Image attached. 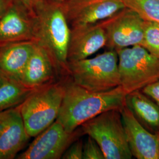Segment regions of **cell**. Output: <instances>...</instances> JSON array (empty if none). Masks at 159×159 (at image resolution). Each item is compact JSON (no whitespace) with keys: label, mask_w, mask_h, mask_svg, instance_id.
Instances as JSON below:
<instances>
[{"label":"cell","mask_w":159,"mask_h":159,"mask_svg":"<svg viewBox=\"0 0 159 159\" xmlns=\"http://www.w3.org/2000/svg\"><path fill=\"white\" fill-rule=\"evenodd\" d=\"M126 93L121 85L105 91L88 90L77 85L68 77L57 120L68 131L111 110H121Z\"/></svg>","instance_id":"cell-1"},{"label":"cell","mask_w":159,"mask_h":159,"mask_svg":"<svg viewBox=\"0 0 159 159\" xmlns=\"http://www.w3.org/2000/svg\"><path fill=\"white\" fill-rule=\"evenodd\" d=\"M33 11L35 41L48 52L61 77L69 76L68 51L71 28L63 2L39 1L34 4Z\"/></svg>","instance_id":"cell-2"},{"label":"cell","mask_w":159,"mask_h":159,"mask_svg":"<svg viewBox=\"0 0 159 159\" xmlns=\"http://www.w3.org/2000/svg\"><path fill=\"white\" fill-rule=\"evenodd\" d=\"M68 77L34 89L20 105L30 138L37 136L57 119Z\"/></svg>","instance_id":"cell-3"},{"label":"cell","mask_w":159,"mask_h":159,"mask_svg":"<svg viewBox=\"0 0 159 159\" xmlns=\"http://www.w3.org/2000/svg\"><path fill=\"white\" fill-rule=\"evenodd\" d=\"M68 68L74 83L90 91H108L120 85L118 54L114 50L68 62Z\"/></svg>","instance_id":"cell-4"},{"label":"cell","mask_w":159,"mask_h":159,"mask_svg":"<svg viewBox=\"0 0 159 159\" xmlns=\"http://www.w3.org/2000/svg\"><path fill=\"white\" fill-rule=\"evenodd\" d=\"M83 135L91 137L102 148L105 159H131L121 111L111 110L80 126Z\"/></svg>","instance_id":"cell-5"},{"label":"cell","mask_w":159,"mask_h":159,"mask_svg":"<svg viewBox=\"0 0 159 159\" xmlns=\"http://www.w3.org/2000/svg\"><path fill=\"white\" fill-rule=\"evenodd\" d=\"M120 85L126 94L159 80V56L140 45L117 50Z\"/></svg>","instance_id":"cell-6"},{"label":"cell","mask_w":159,"mask_h":159,"mask_svg":"<svg viewBox=\"0 0 159 159\" xmlns=\"http://www.w3.org/2000/svg\"><path fill=\"white\" fill-rule=\"evenodd\" d=\"M83 136L80 127L73 131H68L57 120L43 131L18 159H60L69 146Z\"/></svg>","instance_id":"cell-7"},{"label":"cell","mask_w":159,"mask_h":159,"mask_svg":"<svg viewBox=\"0 0 159 159\" xmlns=\"http://www.w3.org/2000/svg\"><path fill=\"white\" fill-rule=\"evenodd\" d=\"M144 20L136 12L125 7L111 17L99 22L107 37L106 47L116 51L141 45Z\"/></svg>","instance_id":"cell-8"},{"label":"cell","mask_w":159,"mask_h":159,"mask_svg":"<svg viewBox=\"0 0 159 159\" xmlns=\"http://www.w3.org/2000/svg\"><path fill=\"white\" fill-rule=\"evenodd\" d=\"M63 3L71 29L99 23L125 7L123 0H68Z\"/></svg>","instance_id":"cell-9"},{"label":"cell","mask_w":159,"mask_h":159,"mask_svg":"<svg viewBox=\"0 0 159 159\" xmlns=\"http://www.w3.org/2000/svg\"><path fill=\"white\" fill-rule=\"evenodd\" d=\"M30 139L20 105L0 112V159L17 158Z\"/></svg>","instance_id":"cell-10"},{"label":"cell","mask_w":159,"mask_h":159,"mask_svg":"<svg viewBox=\"0 0 159 159\" xmlns=\"http://www.w3.org/2000/svg\"><path fill=\"white\" fill-rule=\"evenodd\" d=\"M35 22L34 12L13 1L0 18V46L18 41H35Z\"/></svg>","instance_id":"cell-11"},{"label":"cell","mask_w":159,"mask_h":159,"mask_svg":"<svg viewBox=\"0 0 159 159\" xmlns=\"http://www.w3.org/2000/svg\"><path fill=\"white\" fill-rule=\"evenodd\" d=\"M121 114L132 156L137 159H159V133L144 127L126 105Z\"/></svg>","instance_id":"cell-12"},{"label":"cell","mask_w":159,"mask_h":159,"mask_svg":"<svg viewBox=\"0 0 159 159\" xmlns=\"http://www.w3.org/2000/svg\"><path fill=\"white\" fill-rule=\"evenodd\" d=\"M107 37L100 23L71 29L68 63L90 57L106 47Z\"/></svg>","instance_id":"cell-13"},{"label":"cell","mask_w":159,"mask_h":159,"mask_svg":"<svg viewBox=\"0 0 159 159\" xmlns=\"http://www.w3.org/2000/svg\"><path fill=\"white\" fill-rule=\"evenodd\" d=\"M62 79L52 58L35 41L34 50L24 69L21 82L31 89H35Z\"/></svg>","instance_id":"cell-14"},{"label":"cell","mask_w":159,"mask_h":159,"mask_svg":"<svg viewBox=\"0 0 159 159\" xmlns=\"http://www.w3.org/2000/svg\"><path fill=\"white\" fill-rule=\"evenodd\" d=\"M35 45V41H23L0 46V71L21 82L23 72Z\"/></svg>","instance_id":"cell-15"},{"label":"cell","mask_w":159,"mask_h":159,"mask_svg":"<svg viewBox=\"0 0 159 159\" xmlns=\"http://www.w3.org/2000/svg\"><path fill=\"white\" fill-rule=\"evenodd\" d=\"M125 105L137 121L153 133H159V106L141 90L126 94Z\"/></svg>","instance_id":"cell-16"},{"label":"cell","mask_w":159,"mask_h":159,"mask_svg":"<svg viewBox=\"0 0 159 159\" xmlns=\"http://www.w3.org/2000/svg\"><path fill=\"white\" fill-rule=\"evenodd\" d=\"M34 90L20 81L7 78L0 85V112L20 105Z\"/></svg>","instance_id":"cell-17"},{"label":"cell","mask_w":159,"mask_h":159,"mask_svg":"<svg viewBox=\"0 0 159 159\" xmlns=\"http://www.w3.org/2000/svg\"><path fill=\"white\" fill-rule=\"evenodd\" d=\"M125 7L136 12L144 20L159 23V0H123Z\"/></svg>","instance_id":"cell-18"},{"label":"cell","mask_w":159,"mask_h":159,"mask_svg":"<svg viewBox=\"0 0 159 159\" xmlns=\"http://www.w3.org/2000/svg\"><path fill=\"white\" fill-rule=\"evenodd\" d=\"M140 46L159 56V23L144 20L143 39Z\"/></svg>","instance_id":"cell-19"},{"label":"cell","mask_w":159,"mask_h":159,"mask_svg":"<svg viewBox=\"0 0 159 159\" xmlns=\"http://www.w3.org/2000/svg\"><path fill=\"white\" fill-rule=\"evenodd\" d=\"M83 159H105L102 148L91 137L87 136L83 143Z\"/></svg>","instance_id":"cell-20"},{"label":"cell","mask_w":159,"mask_h":159,"mask_svg":"<svg viewBox=\"0 0 159 159\" xmlns=\"http://www.w3.org/2000/svg\"><path fill=\"white\" fill-rule=\"evenodd\" d=\"M84 142L79 138L73 143L62 156L63 159H83Z\"/></svg>","instance_id":"cell-21"},{"label":"cell","mask_w":159,"mask_h":159,"mask_svg":"<svg viewBox=\"0 0 159 159\" xmlns=\"http://www.w3.org/2000/svg\"><path fill=\"white\" fill-rule=\"evenodd\" d=\"M141 91L159 106V80L146 86Z\"/></svg>","instance_id":"cell-22"},{"label":"cell","mask_w":159,"mask_h":159,"mask_svg":"<svg viewBox=\"0 0 159 159\" xmlns=\"http://www.w3.org/2000/svg\"><path fill=\"white\" fill-rule=\"evenodd\" d=\"M14 0H0V18L6 12Z\"/></svg>","instance_id":"cell-23"},{"label":"cell","mask_w":159,"mask_h":159,"mask_svg":"<svg viewBox=\"0 0 159 159\" xmlns=\"http://www.w3.org/2000/svg\"><path fill=\"white\" fill-rule=\"evenodd\" d=\"M14 1L22 4L23 6L26 7L30 11L34 12L33 11L34 0H14Z\"/></svg>","instance_id":"cell-24"},{"label":"cell","mask_w":159,"mask_h":159,"mask_svg":"<svg viewBox=\"0 0 159 159\" xmlns=\"http://www.w3.org/2000/svg\"><path fill=\"white\" fill-rule=\"evenodd\" d=\"M7 78H8V77H7L1 71H0V85H1L6 81Z\"/></svg>","instance_id":"cell-25"},{"label":"cell","mask_w":159,"mask_h":159,"mask_svg":"<svg viewBox=\"0 0 159 159\" xmlns=\"http://www.w3.org/2000/svg\"><path fill=\"white\" fill-rule=\"evenodd\" d=\"M39 1H41V0H34V4L36 2ZM54 1H61V2H63V1H68V0H54Z\"/></svg>","instance_id":"cell-26"}]
</instances>
